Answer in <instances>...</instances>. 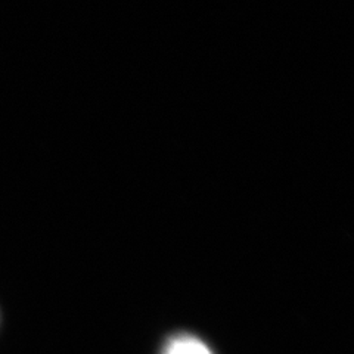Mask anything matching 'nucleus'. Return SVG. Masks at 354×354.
Instances as JSON below:
<instances>
[{"label": "nucleus", "instance_id": "obj_1", "mask_svg": "<svg viewBox=\"0 0 354 354\" xmlns=\"http://www.w3.org/2000/svg\"><path fill=\"white\" fill-rule=\"evenodd\" d=\"M162 354H214V353L204 341H201L199 338L189 334H180L169 339V342L164 347Z\"/></svg>", "mask_w": 354, "mask_h": 354}]
</instances>
